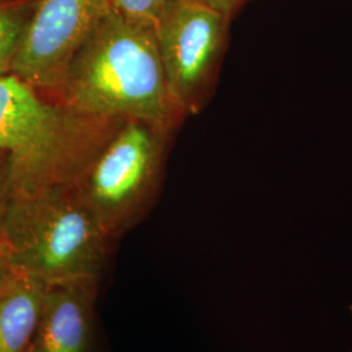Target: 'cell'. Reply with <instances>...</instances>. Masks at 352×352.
<instances>
[{
    "mask_svg": "<svg viewBox=\"0 0 352 352\" xmlns=\"http://www.w3.org/2000/svg\"><path fill=\"white\" fill-rule=\"evenodd\" d=\"M230 21L202 0H173L155 23L168 93L187 118L201 113L214 96Z\"/></svg>",
    "mask_w": 352,
    "mask_h": 352,
    "instance_id": "cell-5",
    "label": "cell"
},
{
    "mask_svg": "<svg viewBox=\"0 0 352 352\" xmlns=\"http://www.w3.org/2000/svg\"><path fill=\"white\" fill-rule=\"evenodd\" d=\"M173 0H109L110 8L128 19L155 25Z\"/></svg>",
    "mask_w": 352,
    "mask_h": 352,
    "instance_id": "cell-10",
    "label": "cell"
},
{
    "mask_svg": "<svg viewBox=\"0 0 352 352\" xmlns=\"http://www.w3.org/2000/svg\"><path fill=\"white\" fill-rule=\"evenodd\" d=\"M174 132L122 118L72 184L113 239H120L151 210Z\"/></svg>",
    "mask_w": 352,
    "mask_h": 352,
    "instance_id": "cell-4",
    "label": "cell"
},
{
    "mask_svg": "<svg viewBox=\"0 0 352 352\" xmlns=\"http://www.w3.org/2000/svg\"><path fill=\"white\" fill-rule=\"evenodd\" d=\"M0 196H4V195H3V193H0ZM4 197H6V196H4Z\"/></svg>",
    "mask_w": 352,
    "mask_h": 352,
    "instance_id": "cell-14",
    "label": "cell"
},
{
    "mask_svg": "<svg viewBox=\"0 0 352 352\" xmlns=\"http://www.w3.org/2000/svg\"><path fill=\"white\" fill-rule=\"evenodd\" d=\"M109 8V0H38L11 74L55 100L76 52Z\"/></svg>",
    "mask_w": 352,
    "mask_h": 352,
    "instance_id": "cell-6",
    "label": "cell"
},
{
    "mask_svg": "<svg viewBox=\"0 0 352 352\" xmlns=\"http://www.w3.org/2000/svg\"><path fill=\"white\" fill-rule=\"evenodd\" d=\"M6 197L0 196V276L12 265V254H11V247L7 239L3 222H1V213L4 206Z\"/></svg>",
    "mask_w": 352,
    "mask_h": 352,
    "instance_id": "cell-11",
    "label": "cell"
},
{
    "mask_svg": "<svg viewBox=\"0 0 352 352\" xmlns=\"http://www.w3.org/2000/svg\"><path fill=\"white\" fill-rule=\"evenodd\" d=\"M47 282L11 265L0 276V352H28Z\"/></svg>",
    "mask_w": 352,
    "mask_h": 352,
    "instance_id": "cell-8",
    "label": "cell"
},
{
    "mask_svg": "<svg viewBox=\"0 0 352 352\" xmlns=\"http://www.w3.org/2000/svg\"><path fill=\"white\" fill-rule=\"evenodd\" d=\"M1 222L13 266L47 283L78 277L102 279L116 241L102 228L74 186L6 199Z\"/></svg>",
    "mask_w": 352,
    "mask_h": 352,
    "instance_id": "cell-3",
    "label": "cell"
},
{
    "mask_svg": "<svg viewBox=\"0 0 352 352\" xmlns=\"http://www.w3.org/2000/svg\"><path fill=\"white\" fill-rule=\"evenodd\" d=\"M101 278L49 282L28 352H96V302Z\"/></svg>",
    "mask_w": 352,
    "mask_h": 352,
    "instance_id": "cell-7",
    "label": "cell"
},
{
    "mask_svg": "<svg viewBox=\"0 0 352 352\" xmlns=\"http://www.w3.org/2000/svg\"><path fill=\"white\" fill-rule=\"evenodd\" d=\"M56 101L102 118H138L176 131L186 115L166 84L155 25L111 8L67 68Z\"/></svg>",
    "mask_w": 352,
    "mask_h": 352,
    "instance_id": "cell-1",
    "label": "cell"
},
{
    "mask_svg": "<svg viewBox=\"0 0 352 352\" xmlns=\"http://www.w3.org/2000/svg\"><path fill=\"white\" fill-rule=\"evenodd\" d=\"M214 10L223 13L228 19H232L240 10L251 0H202Z\"/></svg>",
    "mask_w": 352,
    "mask_h": 352,
    "instance_id": "cell-12",
    "label": "cell"
},
{
    "mask_svg": "<svg viewBox=\"0 0 352 352\" xmlns=\"http://www.w3.org/2000/svg\"><path fill=\"white\" fill-rule=\"evenodd\" d=\"M37 1L0 0V76L11 74Z\"/></svg>",
    "mask_w": 352,
    "mask_h": 352,
    "instance_id": "cell-9",
    "label": "cell"
},
{
    "mask_svg": "<svg viewBox=\"0 0 352 352\" xmlns=\"http://www.w3.org/2000/svg\"><path fill=\"white\" fill-rule=\"evenodd\" d=\"M120 119L78 113L13 74L0 76L6 199L72 186Z\"/></svg>",
    "mask_w": 352,
    "mask_h": 352,
    "instance_id": "cell-2",
    "label": "cell"
},
{
    "mask_svg": "<svg viewBox=\"0 0 352 352\" xmlns=\"http://www.w3.org/2000/svg\"><path fill=\"white\" fill-rule=\"evenodd\" d=\"M350 311H351V315H352V305L350 307Z\"/></svg>",
    "mask_w": 352,
    "mask_h": 352,
    "instance_id": "cell-13",
    "label": "cell"
}]
</instances>
